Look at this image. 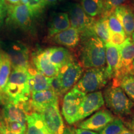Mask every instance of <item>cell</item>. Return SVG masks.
<instances>
[{
	"instance_id": "cell-1",
	"label": "cell",
	"mask_w": 134,
	"mask_h": 134,
	"mask_svg": "<svg viewBox=\"0 0 134 134\" xmlns=\"http://www.w3.org/2000/svg\"><path fill=\"white\" fill-rule=\"evenodd\" d=\"M81 45L79 51L80 64L83 68H98L105 67V43L92 31L81 34Z\"/></svg>"
},
{
	"instance_id": "cell-2",
	"label": "cell",
	"mask_w": 134,
	"mask_h": 134,
	"mask_svg": "<svg viewBox=\"0 0 134 134\" xmlns=\"http://www.w3.org/2000/svg\"><path fill=\"white\" fill-rule=\"evenodd\" d=\"M4 94L8 101L20 103L31 99L29 73L25 68H12Z\"/></svg>"
},
{
	"instance_id": "cell-3",
	"label": "cell",
	"mask_w": 134,
	"mask_h": 134,
	"mask_svg": "<svg viewBox=\"0 0 134 134\" xmlns=\"http://www.w3.org/2000/svg\"><path fill=\"white\" fill-rule=\"evenodd\" d=\"M103 98L108 108L118 116L125 117L132 114L134 103L120 86L109 87L104 92Z\"/></svg>"
},
{
	"instance_id": "cell-4",
	"label": "cell",
	"mask_w": 134,
	"mask_h": 134,
	"mask_svg": "<svg viewBox=\"0 0 134 134\" xmlns=\"http://www.w3.org/2000/svg\"><path fill=\"white\" fill-rule=\"evenodd\" d=\"M109 80L105 67L90 68L82 75L75 86L85 94L93 93L104 88Z\"/></svg>"
},
{
	"instance_id": "cell-5",
	"label": "cell",
	"mask_w": 134,
	"mask_h": 134,
	"mask_svg": "<svg viewBox=\"0 0 134 134\" xmlns=\"http://www.w3.org/2000/svg\"><path fill=\"white\" fill-rule=\"evenodd\" d=\"M86 94L74 86L65 94L62 100V114L69 125L77 122V115L82 100Z\"/></svg>"
},
{
	"instance_id": "cell-6",
	"label": "cell",
	"mask_w": 134,
	"mask_h": 134,
	"mask_svg": "<svg viewBox=\"0 0 134 134\" xmlns=\"http://www.w3.org/2000/svg\"><path fill=\"white\" fill-rule=\"evenodd\" d=\"M8 22L11 26L23 30H29L32 24L34 18L26 4L20 3L10 4L8 7Z\"/></svg>"
},
{
	"instance_id": "cell-7",
	"label": "cell",
	"mask_w": 134,
	"mask_h": 134,
	"mask_svg": "<svg viewBox=\"0 0 134 134\" xmlns=\"http://www.w3.org/2000/svg\"><path fill=\"white\" fill-rule=\"evenodd\" d=\"M51 134H63L65 124L60 113L58 100L46 105L39 113Z\"/></svg>"
},
{
	"instance_id": "cell-8",
	"label": "cell",
	"mask_w": 134,
	"mask_h": 134,
	"mask_svg": "<svg viewBox=\"0 0 134 134\" xmlns=\"http://www.w3.org/2000/svg\"><path fill=\"white\" fill-rule=\"evenodd\" d=\"M83 74V66L75 59L60 68L57 76L64 94L76 85Z\"/></svg>"
},
{
	"instance_id": "cell-9",
	"label": "cell",
	"mask_w": 134,
	"mask_h": 134,
	"mask_svg": "<svg viewBox=\"0 0 134 134\" xmlns=\"http://www.w3.org/2000/svg\"><path fill=\"white\" fill-rule=\"evenodd\" d=\"M66 9L71 27L78 30L80 34L92 31L91 27L94 19L85 13L81 4L78 3H70Z\"/></svg>"
},
{
	"instance_id": "cell-10",
	"label": "cell",
	"mask_w": 134,
	"mask_h": 134,
	"mask_svg": "<svg viewBox=\"0 0 134 134\" xmlns=\"http://www.w3.org/2000/svg\"><path fill=\"white\" fill-rule=\"evenodd\" d=\"M120 57V68L116 78L113 79V85L119 86L120 81L125 75L130 73L133 68L134 60V41L127 37L125 41L118 47Z\"/></svg>"
},
{
	"instance_id": "cell-11",
	"label": "cell",
	"mask_w": 134,
	"mask_h": 134,
	"mask_svg": "<svg viewBox=\"0 0 134 134\" xmlns=\"http://www.w3.org/2000/svg\"><path fill=\"white\" fill-rule=\"evenodd\" d=\"M103 94L101 91H95L86 94L80 104L77 122L93 114L104 105Z\"/></svg>"
},
{
	"instance_id": "cell-12",
	"label": "cell",
	"mask_w": 134,
	"mask_h": 134,
	"mask_svg": "<svg viewBox=\"0 0 134 134\" xmlns=\"http://www.w3.org/2000/svg\"><path fill=\"white\" fill-rule=\"evenodd\" d=\"M115 118L109 110L103 109L98 110L86 120L80 122L78 127L80 129L100 132Z\"/></svg>"
},
{
	"instance_id": "cell-13",
	"label": "cell",
	"mask_w": 134,
	"mask_h": 134,
	"mask_svg": "<svg viewBox=\"0 0 134 134\" xmlns=\"http://www.w3.org/2000/svg\"><path fill=\"white\" fill-rule=\"evenodd\" d=\"M5 53L9 57L12 68L27 69L29 67V52L24 45L21 43L13 44Z\"/></svg>"
},
{
	"instance_id": "cell-14",
	"label": "cell",
	"mask_w": 134,
	"mask_h": 134,
	"mask_svg": "<svg viewBox=\"0 0 134 134\" xmlns=\"http://www.w3.org/2000/svg\"><path fill=\"white\" fill-rule=\"evenodd\" d=\"M105 71L109 79H114L117 76L120 68L119 49L117 46L110 43H105Z\"/></svg>"
},
{
	"instance_id": "cell-15",
	"label": "cell",
	"mask_w": 134,
	"mask_h": 134,
	"mask_svg": "<svg viewBox=\"0 0 134 134\" xmlns=\"http://www.w3.org/2000/svg\"><path fill=\"white\" fill-rule=\"evenodd\" d=\"M32 62L38 71L48 78L57 76L60 69L50 62L46 50H40L34 54Z\"/></svg>"
},
{
	"instance_id": "cell-16",
	"label": "cell",
	"mask_w": 134,
	"mask_h": 134,
	"mask_svg": "<svg viewBox=\"0 0 134 134\" xmlns=\"http://www.w3.org/2000/svg\"><path fill=\"white\" fill-rule=\"evenodd\" d=\"M25 103V102H24ZM24 103H14L8 101L3 105L2 116L3 120L19 122L26 127L27 114L24 108Z\"/></svg>"
},
{
	"instance_id": "cell-17",
	"label": "cell",
	"mask_w": 134,
	"mask_h": 134,
	"mask_svg": "<svg viewBox=\"0 0 134 134\" xmlns=\"http://www.w3.org/2000/svg\"><path fill=\"white\" fill-rule=\"evenodd\" d=\"M52 43H57L69 48H74L79 45L81 41V34L75 28L70 27L65 31L49 37Z\"/></svg>"
},
{
	"instance_id": "cell-18",
	"label": "cell",
	"mask_w": 134,
	"mask_h": 134,
	"mask_svg": "<svg viewBox=\"0 0 134 134\" xmlns=\"http://www.w3.org/2000/svg\"><path fill=\"white\" fill-rule=\"evenodd\" d=\"M114 13L121 23L127 37L134 32V10L129 4H122L114 10Z\"/></svg>"
},
{
	"instance_id": "cell-19",
	"label": "cell",
	"mask_w": 134,
	"mask_h": 134,
	"mask_svg": "<svg viewBox=\"0 0 134 134\" xmlns=\"http://www.w3.org/2000/svg\"><path fill=\"white\" fill-rule=\"evenodd\" d=\"M58 100V97L51 89L31 93L30 101L34 111L39 113L49 104Z\"/></svg>"
},
{
	"instance_id": "cell-20",
	"label": "cell",
	"mask_w": 134,
	"mask_h": 134,
	"mask_svg": "<svg viewBox=\"0 0 134 134\" xmlns=\"http://www.w3.org/2000/svg\"><path fill=\"white\" fill-rule=\"evenodd\" d=\"M27 71L29 73V84L31 93L50 89V78L46 76L31 65L27 68Z\"/></svg>"
},
{
	"instance_id": "cell-21",
	"label": "cell",
	"mask_w": 134,
	"mask_h": 134,
	"mask_svg": "<svg viewBox=\"0 0 134 134\" xmlns=\"http://www.w3.org/2000/svg\"><path fill=\"white\" fill-rule=\"evenodd\" d=\"M46 51L50 62L59 69L74 60L70 50L63 47H53Z\"/></svg>"
},
{
	"instance_id": "cell-22",
	"label": "cell",
	"mask_w": 134,
	"mask_h": 134,
	"mask_svg": "<svg viewBox=\"0 0 134 134\" xmlns=\"http://www.w3.org/2000/svg\"><path fill=\"white\" fill-rule=\"evenodd\" d=\"M25 134H51L45 124L41 114L34 112L27 115Z\"/></svg>"
},
{
	"instance_id": "cell-23",
	"label": "cell",
	"mask_w": 134,
	"mask_h": 134,
	"mask_svg": "<svg viewBox=\"0 0 134 134\" xmlns=\"http://www.w3.org/2000/svg\"><path fill=\"white\" fill-rule=\"evenodd\" d=\"M70 22L66 13L59 12L53 14L48 24V36H53L56 34L70 27Z\"/></svg>"
},
{
	"instance_id": "cell-24",
	"label": "cell",
	"mask_w": 134,
	"mask_h": 134,
	"mask_svg": "<svg viewBox=\"0 0 134 134\" xmlns=\"http://www.w3.org/2000/svg\"><path fill=\"white\" fill-rule=\"evenodd\" d=\"M91 30L104 43L108 42L109 40L110 31L109 28L107 17L103 16L94 21L91 27Z\"/></svg>"
},
{
	"instance_id": "cell-25",
	"label": "cell",
	"mask_w": 134,
	"mask_h": 134,
	"mask_svg": "<svg viewBox=\"0 0 134 134\" xmlns=\"http://www.w3.org/2000/svg\"><path fill=\"white\" fill-rule=\"evenodd\" d=\"M81 6L85 13L91 18L103 14V0H81Z\"/></svg>"
},
{
	"instance_id": "cell-26",
	"label": "cell",
	"mask_w": 134,
	"mask_h": 134,
	"mask_svg": "<svg viewBox=\"0 0 134 134\" xmlns=\"http://www.w3.org/2000/svg\"><path fill=\"white\" fill-rule=\"evenodd\" d=\"M125 127L124 123L120 117H115L109 122L99 134H119L124 130Z\"/></svg>"
},
{
	"instance_id": "cell-27",
	"label": "cell",
	"mask_w": 134,
	"mask_h": 134,
	"mask_svg": "<svg viewBox=\"0 0 134 134\" xmlns=\"http://www.w3.org/2000/svg\"><path fill=\"white\" fill-rule=\"evenodd\" d=\"M120 86L128 98L134 103V76L130 73L125 75L120 81Z\"/></svg>"
},
{
	"instance_id": "cell-28",
	"label": "cell",
	"mask_w": 134,
	"mask_h": 134,
	"mask_svg": "<svg viewBox=\"0 0 134 134\" xmlns=\"http://www.w3.org/2000/svg\"><path fill=\"white\" fill-rule=\"evenodd\" d=\"M107 17L108 24L111 32L125 34L121 23L114 13V11L105 15Z\"/></svg>"
},
{
	"instance_id": "cell-29",
	"label": "cell",
	"mask_w": 134,
	"mask_h": 134,
	"mask_svg": "<svg viewBox=\"0 0 134 134\" xmlns=\"http://www.w3.org/2000/svg\"><path fill=\"white\" fill-rule=\"evenodd\" d=\"M24 4L28 6L34 17L39 14L46 6L44 0H24Z\"/></svg>"
},
{
	"instance_id": "cell-30",
	"label": "cell",
	"mask_w": 134,
	"mask_h": 134,
	"mask_svg": "<svg viewBox=\"0 0 134 134\" xmlns=\"http://www.w3.org/2000/svg\"><path fill=\"white\" fill-rule=\"evenodd\" d=\"M127 0H103V16H105L110 12L113 11L117 6L124 4Z\"/></svg>"
},
{
	"instance_id": "cell-31",
	"label": "cell",
	"mask_w": 134,
	"mask_h": 134,
	"mask_svg": "<svg viewBox=\"0 0 134 134\" xmlns=\"http://www.w3.org/2000/svg\"><path fill=\"white\" fill-rule=\"evenodd\" d=\"M4 120L5 127L9 131L16 134H25L26 130V127L17 122H11Z\"/></svg>"
},
{
	"instance_id": "cell-32",
	"label": "cell",
	"mask_w": 134,
	"mask_h": 134,
	"mask_svg": "<svg viewBox=\"0 0 134 134\" xmlns=\"http://www.w3.org/2000/svg\"><path fill=\"white\" fill-rule=\"evenodd\" d=\"M127 37L125 34H120V33H114L110 32L109 40V43L110 44L113 45L115 46H120L125 41Z\"/></svg>"
},
{
	"instance_id": "cell-33",
	"label": "cell",
	"mask_w": 134,
	"mask_h": 134,
	"mask_svg": "<svg viewBox=\"0 0 134 134\" xmlns=\"http://www.w3.org/2000/svg\"><path fill=\"white\" fill-rule=\"evenodd\" d=\"M50 86L51 89L54 93L56 94L58 98L62 97L65 94L62 89L61 85H60L59 80L57 76L50 78Z\"/></svg>"
},
{
	"instance_id": "cell-34",
	"label": "cell",
	"mask_w": 134,
	"mask_h": 134,
	"mask_svg": "<svg viewBox=\"0 0 134 134\" xmlns=\"http://www.w3.org/2000/svg\"><path fill=\"white\" fill-rule=\"evenodd\" d=\"M63 134H99L96 132L74 127H65Z\"/></svg>"
},
{
	"instance_id": "cell-35",
	"label": "cell",
	"mask_w": 134,
	"mask_h": 134,
	"mask_svg": "<svg viewBox=\"0 0 134 134\" xmlns=\"http://www.w3.org/2000/svg\"><path fill=\"white\" fill-rule=\"evenodd\" d=\"M8 7L6 0H0V26L3 24L5 17L7 15Z\"/></svg>"
},
{
	"instance_id": "cell-36",
	"label": "cell",
	"mask_w": 134,
	"mask_h": 134,
	"mask_svg": "<svg viewBox=\"0 0 134 134\" xmlns=\"http://www.w3.org/2000/svg\"><path fill=\"white\" fill-rule=\"evenodd\" d=\"M0 134H16L13 133V132L9 131V130L6 129V128L5 127L4 125V122L3 120V123L0 125Z\"/></svg>"
},
{
	"instance_id": "cell-37",
	"label": "cell",
	"mask_w": 134,
	"mask_h": 134,
	"mask_svg": "<svg viewBox=\"0 0 134 134\" xmlns=\"http://www.w3.org/2000/svg\"><path fill=\"white\" fill-rule=\"evenodd\" d=\"M45 4L48 6H55L57 3L58 0H44Z\"/></svg>"
},
{
	"instance_id": "cell-38",
	"label": "cell",
	"mask_w": 134,
	"mask_h": 134,
	"mask_svg": "<svg viewBox=\"0 0 134 134\" xmlns=\"http://www.w3.org/2000/svg\"><path fill=\"white\" fill-rule=\"evenodd\" d=\"M9 4H18L20 3H24V0H6Z\"/></svg>"
},
{
	"instance_id": "cell-39",
	"label": "cell",
	"mask_w": 134,
	"mask_h": 134,
	"mask_svg": "<svg viewBox=\"0 0 134 134\" xmlns=\"http://www.w3.org/2000/svg\"><path fill=\"white\" fill-rule=\"evenodd\" d=\"M127 125H128V126L129 127L130 129H131L132 130L134 129V114L132 115L130 121L127 123Z\"/></svg>"
},
{
	"instance_id": "cell-40",
	"label": "cell",
	"mask_w": 134,
	"mask_h": 134,
	"mask_svg": "<svg viewBox=\"0 0 134 134\" xmlns=\"http://www.w3.org/2000/svg\"><path fill=\"white\" fill-rule=\"evenodd\" d=\"M119 134H134V132L133 131H131V130L125 129L124 130H123V131Z\"/></svg>"
},
{
	"instance_id": "cell-41",
	"label": "cell",
	"mask_w": 134,
	"mask_h": 134,
	"mask_svg": "<svg viewBox=\"0 0 134 134\" xmlns=\"http://www.w3.org/2000/svg\"><path fill=\"white\" fill-rule=\"evenodd\" d=\"M129 4L132 6V8H133V10H134V0H131V1H130Z\"/></svg>"
},
{
	"instance_id": "cell-42",
	"label": "cell",
	"mask_w": 134,
	"mask_h": 134,
	"mask_svg": "<svg viewBox=\"0 0 134 134\" xmlns=\"http://www.w3.org/2000/svg\"><path fill=\"white\" fill-rule=\"evenodd\" d=\"M3 123V116H1L0 115V125H1Z\"/></svg>"
},
{
	"instance_id": "cell-43",
	"label": "cell",
	"mask_w": 134,
	"mask_h": 134,
	"mask_svg": "<svg viewBox=\"0 0 134 134\" xmlns=\"http://www.w3.org/2000/svg\"><path fill=\"white\" fill-rule=\"evenodd\" d=\"M130 73L134 76V66L133 67V68H132V69L131 70V71H130Z\"/></svg>"
},
{
	"instance_id": "cell-44",
	"label": "cell",
	"mask_w": 134,
	"mask_h": 134,
	"mask_svg": "<svg viewBox=\"0 0 134 134\" xmlns=\"http://www.w3.org/2000/svg\"><path fill=\"white\" fill-rule=\"evenodd\" d=\"M132 39L134 41V32L133 33V34L132 35Z\"/></svg>"
},
{
	"instance_id": "cell-45",
	"label": "cell",
	"mask_w": 134,
	"mask_h": 134,
	"mask_svg": "<svg viewBox=\"0 0 134 134\" xmlns=\"http://www.w3.org/2000/svg\"><path fill=\"white\" fill-rule=\"evenodd\" d=\"M58 1H66V0H58Z\"/></svg>"
},
{
	"instance_id": "cell-46",
	"label": "cell",
	"mask_w": 134,
	"mask_h": 134,
	"mask_svg": "<svg viewBox=\"0 0 134 134\" xmlns=\"http://www.w3.org/2000/svg\"><path fill=\"white\" fill-rule=\"evenodd\" d=\"M1 53L0 52V58H1Z\"/></svg>"
},
{
	"instance_id": "cell-47",
	"label": "cell",
	"mask_w": 134,
	"mask_h": 134,
	"mask_svg": "<svg viewBox=\"0 0 134 134\" xmlns=\"http://www.w3.org/2000/svg\"><path fill=\"white\" fill-rule=\"evenodd\" d=\"M133 66H134V60H133Z\"/></svg>"
},
{
	"instance_id": "cell-48",
	"label": "cell",
	"mask_w": 134,
	"mask_h": 134,
	"mask_svg": "<svg viewBox=\"0 0 134 134\" xmlns=\"http://www.w3.org/2000/svg\"><path fill=\"white\" fill-rule=\"evenodd\" d=\"M133 132H134V129H133Z\"/></svg>"
}]
</instances>
